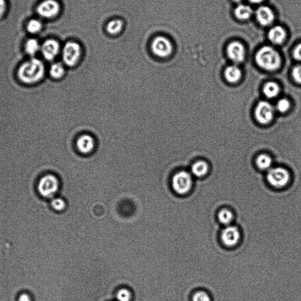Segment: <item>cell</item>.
I'll list each match as a JSON object with an SVG mask.
<instances>
[{"label":"cell","mask_w":301,"mask_h":301,"mask_svg":"<svg viewBox=\"0 0 301 301\" xmlns=\"http://www.w3.org/2000/svg\"><path fill=\"white\" fill-rule=\"evenodd\" d=\"M123 23L120 20H114L110 22L107 26V31L111 34H117L123 28Z\"/></svg>","instance_id":"obj_25"},{"label":"cell","mask_w":301,"mask_h":301,"mask_svg":"<svg viewBox=\"0 0 301 301\" xmlns=\"http://www.w3.org/2000/svg\"><path fill=\"white\" fill-rule=\"evenodd\" d=\"M234 13L238 20L245 21L251 17L252 10L248 5L240 4L235 9Z\"/></svg>","instance_id":"obj_19"},{"label":"cell","mask_w":301,"mask_h":301,"mask_svg":"<svg viewBox=\"0 0 301 301\" xmlns=\"http://www.w3.org/2000/svg\"><path fill=\"white\" fill-rule=\"evenodd\" d=\"M272 159L267 155H260L257 159V164L259 168L262 169V170L270 169L272 165Z\"/></svg>","instance_id":"obj_24"},{"label":"cell","mask_w":301,"mask_h":301,"mask_svg":"<svg viewBox=\"0 0 301 301\" xmlns=\"http://www.w3.org/2000/svg\"><path fill=\"white\" fill-rule=\"evenodd\" d=\"M294 56L297 60L301 61V43L298 45L294 50Z\"/></svg>","instance_id":"obj_32"},{"label":"cell","mask_w":301,"mask_h":301,"mask_svg":"<svg viewBox=\"0 0 301 301\" xmlns=\"http://www.w3.org/2000/svg\"><path fill=\"white\" fill-rule=\"evenodd\" d=\"M77 147L80 153L88 154L91 153L95 147V141L93 137L88 134L80 136L77 140Z\"/></svg>","instance_id":"obj_14"},{"label":"cell","mask_w":301,"mask_h":301,"mask_svg":"<svg viewBox=\"0 0 301 301\" xmlns=\"http://www.w3.org/2000/svg\"><path fill=\"white\" fill-rule=\"evenodd\" d=\"M255 60L259 67L270 71L278 69L281 62L278 52L270 46L261 47L255 55Z\"/></svg>","instance_id":"obj_2"},{"label":"cell","mask_w":301,"mask_h":301,"mask_svg":"<svg viewBox=\"0 0 301 301\" xmlns=\"http://www.w3.org/2000/svg\"><path fill=\"white\" fill-rule=\"evenodd\" d=\"M6 8H7V5H6L5 0H0V19L4 16L5 13Z\"/></svg>","instance_id":"obj_33"},{"label":"cell","mask_w":301,"mask_h":301,"mask_svg":"<svg viewBox=\"0 0 301 301\" xmlns=\"http://www.w3.org/2000/svg\"><path fill=\"white\" fill-rule=\"evenodd\" d=\"M226 53L228 58L236 64H240L246 58V51L245 47L238 41H234L228 44Z\"/></svg>","instance_id":"obj_11"},{"label":"cell","mask_w":301,"mask_h":301,"mask_svg":"<svg viewBox=\"0 0 301 301\" xmlns=\"http://www.w3.org/2000/svg\"><path fill=\"white\" fill-rule=\"evenodd\" d=\"M192 301H211L210 295L206 291L200 290L196 291L193 294L192 298Z\"/></svg>","instance_id":"obj_27"},{"label":"cell","mask_w":301,"mask_h":301,"mask_svg":"<svg viewBox=\"0 0 301 301\" xmlns=\"http://www.w3.org/2000/svg\"><path fill=\"white\" fill-rule=\"evenodd\" d=\"M43 23L38 19H31L27 25L26 29L29 33L35 34L40 32L43 29Z\"/></svg>","instance_id":"obj_23"},{"label":"cell","mask_w":301,"mask_h":301,"mask_svg":"<svg viewBox=\"0 0 301 301\" xmlns=\"http://www.w3.org/2000/svg\"><path fill=\"white\" fill-rule=\"evenodd\" d=\"M59 181L55 174H46L40 177L37 184V192L40 197L52 199L55 197L59 189Z\"/></svg>","instance_id":"obj_3"},{"label":"cell","mask_w":301,"mask_h":301,"mask_svg":"<svg viewBox=\"0 0 301 301\" xmlns=\"http://www.w3.org/2000/svg\"><path fill=\"white\" fill-rule=\"evenodd\" d=\"M218 221L225 226L230 225L235 219L233 211L227 208H222L217 214Z\"/></svg>","instance_id":"obj_16"},{"label":"cell","mask_w":301,"mask_h":301,"mask_svg":"<svg viewBox=\"0 0 301 301\" xmlns=\"http://www.w3.org/2000/svg\"><path fill=\"white\" fill-rule=\"evenodd\" d=\"M242 238V233L237 225H228L222 229L220 233V242L228 248L237 246Z\"/></svg>","instance_id":"obj_4"},{"label":"cell","mask_w":301,"mask_h":301,"mask_svg":"<svg viewBox=\"0 0 301 301\" xmlns=\"http://www.w3.org/2000/svg\"><path fill=\"white\" fill-rule=\"evenodd\" d=\"M267 178L271 186L280 189L287 186L290 181V175L287 169L277 167L270 169Z\"/></svg>","instance_id":"obj_6"},{"label":"cell","mask_w":301,"mask_h":301,"mask_svg":"<svg viewBox=\"0 0 301 301\" xmlns=\"http://www.w3.org/2000/svg\"><path fill=\"white\" fill-rule=\"evenodd\" d=\"M192 174L196 177H204L208 171L207 164L202 161L193 164L192 167Z\"/></svg>","instance_id":"obj_21"},{"label":"cell","mask_w":301,"mask_h":301,"mask_svg":"<svg viewBox=\"0 0 301 301\" xmlns=\"http://www.w3.org/2000/svg\"><path fill=\"white\" fill-rule=\"evenodd\" d=\"M46 73L43 62L39 59L32 58L20 65L17 75L23 84L33 85L43 81L46 77Z\"/></svg>","instance_id":"obj_1"},{"label":"cell","mask_w":301,"mask_h":301,"mask_svg":"<svg viewBox=\"0 0 301 301\" xmlns=\"http://www.w3.org/2000/svg\"><path fill=\"white\" fill-rule=\"evenodd\" d=\"M225 79L229 82L235 83L237 82L241 78L242 73L236 65H230L226 67L225 70Z\"/></svg>","instance_id":"obj_17"},{"label":"cell","mask_w":301,"mask_h":301,"mask_svg":"<svg viewBox=\"0 0 301 301\" xmlns=\"http://www.w3.org/2000/svg\"><path fill=\"white\" fill-rule=\"evenodd\" d=\"M274 109L272 104L267 101H262L258 104L255 109L256 119L259 123L267 124L273 120Z\"/></svg>","instance_id":"obj_9"},{"label":"cell","mask_w":301,"mask_h":301,"mask_svg":"<svg viewBox=\"0 0 301 301\" xmlns=\"http://www.w3.org/2000/svg\"><path fill=\"white\" fill-rule=\"evenodd\" d=\"M293 78L297 82L301 84V65L295 67L293 71Z\"/></svg>","instance_id":"obj_31"},{"label":"cell","mask_w":301,"mask_h":301,"mask_svg":"<svg viewBox=\"0 0 301 301\" xmlns=\"http://www.w3.org/2000/svg\"><path fill=\"white\" fill-rule=\"evenodd\" d=\"M151 49L155 55L159 57L165 58L171 55L172 46L167 38L160 36L153 40Z\"/></svg>","instance_id":"obj_10"},{"label":"cell","mask_w":301,"mask_h":301,"mask_svg":"<svg viewBox=\"0 0 301 301\" xmlns=\"http://www.w3.org/2000/svg\"><path fill=\"white\" fill-rule=\"evenodd\" d=\"M65 69L64 65L60 62H55L51 65L49 74L51 79L55 80H60L65 75Z\"/></svg>","instance_id":"obj_18"},{"label":"cell","mask_w":301,"mask_h":301,"mask_svg":"<svg viewBox=\"0 0 301 301\" xmlns=\"http://www.w3.org/2000/svg\"><path fill=\"white\" fill-rule=\"evenodd\" d=\"M172 185L173 189L179 195H186L190 192L192 188V175L186 171L178 172L173 177Z\"/></svg>","instance_id":"obj_5"},{"label":"cell","mask_w":301,"mask_h":301,"mask_svg":"<svg viewBox=\"0 0 301 301\" xmlns=\"http://www.w3.org/2000/svg\"><path fill=\"white\" fill-rule=\"evenodd\" d=\"M17 301H34V299L28 292H22L17 296Z\"/></svg>","instance_id":"obj_30"},{"label":"cell","mask_w":301,"mask_h":301,"mask_svg":"<svg viewBox=\"0 0 301 301\" xmlns=\"http://www.w3.org/2000/svg\"><path fill=\"white\" fill-rule=\"evenodd\" d=\"M60 6L55 0H44L37 7V13L41 17L51 19L57 16Z\"/></svg>","instance_id":"obj_8"},{"label":"cell","mask_w":301,"mask_h":301,"mask_svg":"<svg viewBox=\"0 0 301 301\" xmlns=\"http://www.w3.org/2000/svg\"><path fill=\"white\" fill-rule=\"evenodd\" d=\"M41 50V46L37 40L30 38L26 41L25 51L27 55L34 56Z\"/></svg>","instance_id":"obj_20"},{"label":"cell","mask_w":301,"mask_h":301,"mask_svg":"<svg viewBox=\"0 0 301 301\" xmlns=\"http://www.w3.org/2000/svg\"><path fill=\"white\" fill-rule=\"evenodd\" d=\"M256 17L257 21L262 26H270L275 20V15L270 7L267 6H261L256 11Z\"/></svg>","instance_id":"obj_13"},{"label":"cell","mask_w":301,"mask_h":301,"mask_svg":"<svg viewBox=\"0 0 301 301\" xmlns=\"http://www.w3.org/2000/svg\"><path fill=\"white\" fill-rule=\"evenodd\" d=\"M290 104L287 99H281L278 101L276 105V109L280 112H285L290 108Z\"/></svg>","instance_id":"obj_28"},{"label":"cell","mask_w":301,"mask_h":301,"mask_svg":"<svg viewBox=\"0 0 301 301\" xmlns=\"http://www.w3.org/2000/svg\"><path fill=\"white\" fill-rule=\"evenodd\" d=\"M59 44L55 40L49 39L44 41L41 46V52L43 57L48 61L55 60L59 52Z\"/></svg>","instance_id":"obj_12"},{"label":"cell","mask_w":301,"mask_h":301,"mask_svg":"<svg viewBox=\"0 0 301 301\" xmlns=\"http://www.w3.org/2000/svg\"><path fill=\"white\" fill-rule=\"evenodd\" d=\"M117 299L118 301H130L131 299L130 291L127 289H121L118 292Z\"/></svg>","instance_id":"obj_29"},{"label":"cell","mask_w":301,"mask_h":301,"mask_svg":"<svg viewBox=\"0 0 301 301\" xmlns=\"http://www.w3.org/2000/svg\"><path fill=\"white\" fill-rule=\"evenodd\" d=\"M244 0H234V1L237 3H239L240 4L241 2H242Z\"/></svg>","instance_id":"obj_35"},{"label":"cell","mask_w":301,"mask_h":301,"mask_svg":"<svg viewBox=\"0 0 301 301\" xmlns=\"http://www.w3.org/2000/svg\"><path fill=\"white\" fill-rule=\"evenodd\" d=\"M50 207L55 212L60 213L65 210L66 203L63 199L59 197H55L51 199Z\"/></svg>","instance_id":"obj_26"},{"label":"cell","mask_w":301,"mask_h":301,"mask_svg":"<svg viewBox=\"0 0 301 301\" xmlns=\"http://www.w3.org/2000/svg\"><path fill=\"white\" fill-rule=\"evenodd\" d=\"M287 36L285 29L281 26H276L271 28L268 32V39L274 44L280 45L284 42Z\"/></svg>","instance_id":"obj_15"},{"label":"cell","mask_w":301,"mask_h":301,"mask_svg":"<svg viewBox=\"0 0 301 301\" xmlns=\"http://www.w3.org/2000/svg\"><path fill=\"white\" fill-rule=\"evenodd\" d=\"M264 0H249V2L253 3V4H259L263 1Z\"/></svg>","instance_id":"obj_34"},{"label":"cell","mask_w":301,"mask_h":301,"mask_svg":"<svg viewBox=\"0 0 301 301\" xmlns=\"http://www.w3.org/2000/svg\"><path fill=\"white\" fill-rule=\"evenodd\" d=\"M263 91L267 98H273L279 94V86L275 82H268L264 86Z\"/></svg>","instance_id":"obj_22"},{"label":"cell","mask_w":301,"mask_h":301,"mask_svg":"<svg viewBox=\"0 0 301 301\" xmlns=\"http://www.w3.org/2000/svg\"><path fill=\"white\" fill-rule=\"evenodd\" d=\"M82 55L81 47L76 43L69 42L65 45L62 50V60L68 67L77 64Z\"/></svg>","instance_id":"obj_7"}]
</instances>
